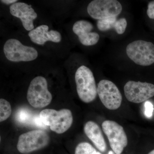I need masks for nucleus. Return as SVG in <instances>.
Listing matches in <instances>:
<instances>
[{
    "label": "nucleus",
    "mask_w": 154,
    "mask_h": 154,
    "mask_svg": "<svg viewBox=\"0 0 154 154\" xmlns=\"http://www.w3.org/2000/svg\"><path fill=\"white\" fill-rule=\"evenodd\" d=\"M75 81L78 96L82 102L89 103L96 99L97 88L94 74L89 68L82 66L77 69Z\"/></svg>",
    "instance_id": "2"
},
{
    "label": "nucleus",
    "mask_w": 154,
    "mask_h": 154,
    "mask_svg": "<svg viewBox=\"0 0 154 154\" xmlns=\"http://www.w3.org/2000/svg\"><path fill=\"white\" fill-rule=\"evenodd\" d=\"M10 11L12 16L20 19L23 27L27 31L34 29L33 20L37 18V14L30 5L17 2L10 6Z\"/></svg>",
    "instance_id": "11"
},
{
    "label": "nucleus",
    "mask_w": 154,
    "mask_h": 154,
    "mask_svg": "<svg viewBox=\"0 0 154 154\" xmlns=\"http://www.w3.org/2000/svg\"><path fill=\"white\" fill-rule=\"evenodd\" d=\"M75 154H102L97 151L91 144L82 142L77 145L75 149Z\"/></svg>",
    "instance_id": "18"
},
{
    "label": "nucleus",
    "mask_w": 154,
    "mask_h": 154,
    "mask_svg": "<svg viewBox=\"0 0 154 154\" xmlns=\"http://www.w3.org/2000/svg\"><path fill=\"white\" fill-rule=\"evenodd\" d=\"M12 113L11 104L4 99H0V122L5 121L10 117Z\"/></svg>",
    "instance_id": "17"
},
{
    "label": "nucleus",
    "mask_w": 154,
    "mask_h": 154,
    "mask_svg": "<svg viewBox=\"0 0 154 154\" xmlns=\"http://www.w3.org/2000/svg\"><path fill=\"white\" fill-rule=\"evenodd\" d=\"M97 93L102 104L107 109L116 110L121 106L122 96L117 86L111 81L101 80L98 84Z\"/></svg>",
    "instance_id": "9"
},
{
    "label": "nucleus",
    "mask_w": 154,
    "mask_h": 154,
    "mask_svg": "<svg viewBox=\"0 0 154 154\" xmlns=\"http://www.w3.org/2000/svg\"><path fill=\"white\" fill-rule=\"evenodd\" d=\"M147 14L150 19H154V1L149 3Z\"/></svg>",
    "instance_id": "20"
},
{
    "label": "nucleus",
    "mask_w": 154,
    "mask_h": 154,
    "mask_svg": "<svg viewBox=\"0 0 154 154\" xmlns=\"http://www.w3.org/2000/svg\"><path fill=\"white\" fill-rule=\"evenodd\" d=\"M17 117L18 121L22 123L35 124L36 126L42 127L45 125L40 120L39 116H33L30 112L26 110L22 109L19 111V110L17 113Z\"/></svg>",
    "instance_id": "16"
},
{
    "label": "nucleus",
    "mask_w": 154,
    "mask_h": 154,
    "mask_svg": "<svg viewBox=\"0 0 154 154\" xmlns=\"http://www.w3.org/2000/svg\"><path fill=\"white\" fill-rule=\"evenodd\" d=\"M127 22L125 18L117 19V17H111L98 20L97 26L100 31H107L114 29L119 34H122L125 32Z\"/></svg>",
    "instance_id": "15"
},
{
    "label": "nucleus",
    "mask_w": 154,
    "mask_h": 154,
    "mask_svg": "<svg viewBox=\"0 0 154 154\" xmlns=\"http://www.w3.org/2000/svg\"><path fill=\"white\" fill-rule=\"evenodd\" d=\"M39 116L45 126H49L51 131L58 134L67 131L73 122L71 111L67 109H44L39 113Z\"/></svg>",
    "instance_id": "1"
},
{
    "label": "nucleus",
    "mask_w": 154,
    "mask_h": 154,
    "mask_svg": "<svg viewBox=\"0 0 154 154\" xmlns=\"http://www.w3.org/2000/svg\"><path fill=\"white\" fill-rule=\"evenodd\" d=\"M122 10L121 4L116 0H94L90 2L87 8L89 15L98 21L117 17Z\"/></svg>",
    "instance_id": "7"
},
{
    "label": "nucleus",
    "mask_w": 154,
    "mask_h": 154,
    "mask_svg": "<svg viewBox=\"0 0 154 154\" xmlns=\"http://www.w3.org/2000/svg\"><path fill=\"white\" fill-rule=\"evenodd\" d=\"M4 52L9 60L14 62L31 61L36 59L38 55L34 48L23 45L19 40L14 38L6 41Z\"/></svg>",
    "instance_id": "5"
},
{
    "label": "nucleus",
    "mask_w": 154,
    "mask_h": 154,
    "mask_svg": "<svg viewBox=\"0 0 154 154\" xmlns=\"http://www.w3.org/2000/svg\"><path fill=\"white\" fill-rule=\"evenodd\" d=\"M27 99L32 107L42 108L50 104L52 96L48 89L47 80L42 76L34 78L30 83Z\"/></svg>",
    "instance_id": "3"
},
{
    "label": "nucleus",
    "mask_w": 154,
    "mask_h": 154,
    "mask_svg": "<svg viewBox=\"0 0 154 154\" xmlns=\"http://www.w3.org/2000/svg\"><path fill=\"white\" fill-rule=\"evenodd\" d=\"M148 154H154V149L152 150L151 152H150Z\"/></svg>",
    "instance_id": "22"
},
{
    "label": "nucleus",
    "mask_w": 154,
    "mask_h": 154,
    "mask_svg": "<svg viewBox=\"0 0 154 154\" xmlns=\"http://www.w3.org/2000/svg\"><path fill=\"white\" fill-rule=\"evenodd\" d=\"M49 141V136L44 131H31L19 136L17 149L22 153H28L43 148L48 145Z\"/></svg>",
    "instance_id": "6"
},
{
    "label": "nucleus",
    "mask_w": 154,
    "mask_h": 154,
    "mask_svg": "<svg viewBox=\"0 0 154 154\" xmlns=\"http://www.w3.org/2000/svg\"><path fill=\"white\" fill-rule=\"evenodd\" d=\"M124 91L128 101L140 103L154 96V85L147 82L128 81L125 85Z\"/></svg>",
    "instance_id": "10"
},
{
    "label": "nucleus",
    "mask_w": 154,
    "mask_h": 154,
    "mask_svg": "<svg viewBox=\"0 0 154 154\" xmlns=\"http://www.w3.org/2000/svg\"><path fill=\"white\" fill-rule=\"evenodd\" d=\"M94 28L91 22L86 20H80L74 24L72 30L79 37L81 43L85 46H91L98 43L99 35L96 32H91Z\"/></svg>",
    "instance_id": "12"
},
{
    "label": "nucleus",
    "mask_w": 154,
    "mask_h": 154,
    "mask_svg": "<svg viewBox=\"0 0 154 154\" xmlns=\"http://www.w3.org/2000/svg\"><path fill=\"white\" fill-rule=\"evenodd\" d=\"M1 2L2 3H4V4H6V5H9L10 4L13 5V4L17 3L18 1H17V0H2V1H1Z\"/></svg>",
    "instance_id": "21"
},
{
    "label": "nucleus",
    "mask_w": 154,
    "mask_h": 154,
    "mask_svg": "<svg viewBox=\"0 0 154 154\" xmlns=\"http://www.w3.org/2000/svg\"><path fill=\"white\" fill-rule=\"evenodd\" d=\"M48 26L41 25L33 29L28 33L31 41L36 44L43 45L46 42L58 43L61 40L60 33L56 30L48 31Z\"/></svg>",
    "instance_id": "13"
},
{
    "label": "nucleus",
    "mask_w": 154,
    "mask_h": 154,
    "mask_svg": "<svg viewBox=\"0 0 154 154\" xmlns=\"http://www.w3.org/2000/svg\"><path fill=\"white\" fill-rule=\"evenodd\" d=\"M84 131L100 151L104 152L107 150V144L99 125L93 121H88L84 126Z\"/></svg>",
    "instance_id": "14"
},
{
    "label": "nucleus",
    "mask_w": 154,
    "mask_h": 154,
    "mask_svg": "<svg viewBox=\"0 0 154 154\" xmlns=\"http://www.w3.org/2000/svg\"><path fill=\"white\" fill-rule=\"evenodd\" d=\"M108 154H113V152L112 151H110L108 153Z\"/></svg>",
    "instance_id": "23"
},
{
    "label": "nucleus",
    "mask_w": 154,
    "mask_h": 154,
    "mask_svg": "<svg viewBox=\"0 0 154 154\" xmlns=\"http://www.w3.org/2000/svg\"><path fill=\"white\" fill-rule=\"evenodd\" d=\"M102 128L113 151L116 154H121L128 144L123 128L116 122L105 120L102 123Z\"/></svg>",
    "instance_id": "8"
},
{
    "label": "nucleus",
    "mask_w": 154,
    "mask_h": 154,
    "mask_svg": "<svg viewBox=\"0 0 154 154\" xmlns=\"http://www.w3.org/2000/svg\"><path fill=\"white\" fill-rule=\"evenodd\" d=\"M127 55L135 63L149 66L154 63V45L142 40L129 43L126 48Z\"/></svg>",
    "instance_id": "4"
},
{
    "label": "nucleus",
    "mask_w": 154,
    "mask_h": 154,
    "mask_svg": "<svg viewBox=\"0 0 154 154\" xmlns=\"http://www.w3.org/2000/svg\"><path fill=\"white\" fill-rule=\"evenodd\" d=\"M145 113L146 117L148 118H151L152 116L153 112V105L151 102L147 101L145 103Z\"/></svg>",
    "instance_id": "19"
}]
</instances>
